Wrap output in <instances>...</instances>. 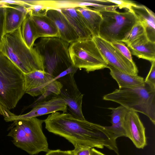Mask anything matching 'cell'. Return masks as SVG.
Here are the masks:
<instances>
[{
  "mask_svg": "<svg viewBox=\"0 0 155 155\" xmlns=\"http://www.w3.org/2000/svg\"><path fill=\"white\" fill-rule=\"evenodd\" d=\"M44 120L48 131L64 137L74 147H106L119 155L116 139L106 126L58 112L51 114Z\"/></svg>",
  "mask_w": 155,
  "mask_h": 155,
  "instance_id": "1",
  "label": "cell"
},
{
  "mask_svg": "<svg viewBox=\"0 0 155 155\" xmlns=\"http://www.w3.org/2000/svg\"><path fill=\"white\" fill-rule=\"evenodd\" d=\"M25 93L24 74L0 51V115L6 121Z\"/></svg>",
  "mask_w": 155,
  "mask_h": 155,
  "instance_id": "2",
  "label": "cell"
},
{
  "mask_svg": "<svg viewBox=\"0 0 155 155\" xmlns=\"http://www.w3.org/2000/svg\"><path fill=\"white\" fill-rule=\"evenodd\" d=\"M103 99L143 114L155 124V86L144 81L135 86L116 89L104 95Z\"/></svg>",
  "mask_w": 155,
  "mask_h": 155,
  "instance_id": "3",
  "label": "cell"
},
{
  "mask_svg": "<svg viewBox=\"0 0 155 155\" xmlns=\"http://www.w3.org/2000/svg\"><path fill=\"white\" fill-rule=\"evenodd\" d=\"M0 51L24 74L36 70L45 71L39 55L33 48H29L24 42L21 27L4 34Z\"/></svg>",
  "mask_w": 155,
  "mask_h": 155,
  "instance_id": "4",
  "label": "cell"
},
{
  "mask_svg": "<svg viewBox=\"0 0 155 155\" xmlns=\"http://www.w3.org/2000/svg\"><path fill=\"white\" fill-rule=\"evenodd\" d=\"M44 122L37 117L14 120L8 128L7 136L12 138L16 146L31 155L42 151L47 153L50 150L42 131Z\"/></svg>",
  "mask_w": 155,
  "mask_h": 155,
  "instance_id": "5",
  "label": "cell"
},
{
  "mask_svg": "<svg viewBox=\"0 0 155 155\" xmlns=\"http://www.w3.org/2000/svg\"><path fill=\"white\" fill-rule=\"evenodd\" d=\"M117 8L116 5H107L104 8H93L99 11L102 17L99 36L111 43L121 42L138 21L133 12H119Z\"/></svg>",
  "mask_w": 155,
  "mask_h": 155,
  "instance_id": "6",
  "label": "cell"
},
{
  "mask_svg": "<svg viewBox=\"0 0 155 155\" xmlns=\"http://www.w3.org/2000/svg\"><path fill=\"white\" fill-rule=\"evenodd\" d=\"M70 44L58 37L39 38L33 48L41 57L45 71L53 75L72 65L68 48Z\"/></svg>",
  "mask_w": 155,
  "mask_h": 155,
  "instance_id": "7",
  "label": "cell"
},
{
  "mask_svg": "<svg viewBox=\"0 0 155 155\" xmlns=\"http://www.w3.org/2000/svg\"><path fill=\"white\" fill-rule=\"evenodd\" d=\"M72 65L87 73L107 68V64L92 39H78L68 48Z\"/></svg>",
  "mask_w": 155,
  "mask_h": 155,
  "instance_id": "8",
  "label": "cell"
},
{
  "mask_svg": "<svg viewBox=\"0 0 155 155\" xmlns=\"http://www.w3.org/2000/svg\"><path fill=\"white\" fill-rule=\"evenodd\" d=\"M25 93L32 97L39 96L35 104L51 96L60 93L63 84L54 76L45 71L36 70L24 74Z\"/></svg>",
  "mask_w": 155,
  "mask_h": 155,
  "instance_id": "9",
  "label": "cell"
},
{
  "mask_svg": "<svg viewBox=\"0 0 155 155\" xmlns=\"http://www.w3.org/2000/svg\"><path fill=\"white\" fill-rule=\"evenodd\" d=\"M92 39L108 65L124 73L132 75H138V70L135 63L123 56L111 43L99 36Z\"/></svg>",
  "mask_w": 155,
  "mask_h": 155,
  "instance_id": "10",
  "label": "cell"
},
{
  "mask_svg": "<svg viewBox=\"0 0 155 155\" xmlns=\"http://www.w3.org/2000/svg\"><path fill=\"white\" fill-rule=\"evenodd\" d=\"M74 73L69 74L65 76L64 81L69 88H62L58 96L65 102L73 116L81 119H85L83 114L82 104L83 94L79 91L74 79Z\"/></svg>",
  "mask_w": 155,
  "mask_h": 155,
  "instance_id": "11",
  "label": "cell"
},
{
  "mask_svg": "<svg viewBox=\"0 0 155 155\" xmlns=\"http://www.w3.org/2000/svg\"><path fill=\"white\" fill-rule=\"evenodd\" d=\"M32 109L25 114L11 117L7 122L18 120L26 119L52 114L58 111L66 113L68 109L67 105L58 96H53L33 105Z\"/></svg>",
  "mask_w": 155,
  "mask_h": 155,
  "instance_id": "12",
  "label": "cell"
},
{
  "mask_svg": "<svg viewBox=\"0 0 155 155\" xmlns=\"http://www.w3.org/2000/svg\"><path fill=\"white\" fill-rule=\"evenodd\" d=\"M126 137L129 138L138 149H143L147 145L145 128L137 112L128 110L123 120Z\"/></svg>",
  "mask_w": 155,
  "mask_h": 155,
  "instance_id": "13",
  "label": "cell"
},
{
  "mask_svg": "<svg viewBox=\"0 0 155 155\" xmlns=\"http://www.w3.org/2000/svg\"><path fill=\"white\" fill-rule=\"evenodd\" d=\"M46 15L55 25L60 38L70 44L79 39L77 34L60 9L49 8Z\"/></svg>",
  "mask_w": 155,
  "mask_h": 155,
  "instance_id": "14",
  "label": "cell"
},
{
  "mask_svg": "<svg viewBox=\"0 0 155 155\" xmlns=\"http://www.w3.org/2000/svg\"><path fill=\"white\" fill-rule=\"evenodd\" d=\"M14 5H12L4 3L5 34L13 32L21 28L28 13V9L23 5L20 4Z\"/></svg>",
  "mask_w": 155,
  "mask_h": 155,
  "instance_id": "15",
  "label": "cell"
},
{
  "mask_svg": "<svg viewBox=\"0 0 155 155\" xmlns=\"http://www.w3.org/2000/svg\"><path fill=\"white\" fill-rule=\"evenodd\" d=\"M78 35L79 39H92V33L83 18L76 9L70 7L60 9Z\"/></svg>",
  "mask_w": 155,
  "mask_h": 155,
  "instance_id": "16",
  "label": "cell"
},
{
  "mask_svg": "<svg viewBox=\"0 0 155 155\" xmlns=\"http://www.w3.org/2000/svg\"><path fill=\"white\" fill-rule=\"evenodd\" d=\"M131 54L151 62L155 61V42L150 40L144 35L129 46Z\"/></svg>",
  "mask_w": 155,
  "mask_h": 155,
  "instance_id": "17",
  "label": "cell"
},
{
  "mask_svg": "<svg viewBox=\"0 0 155 155\" xmlns=\"http://www.w3.org/2000/svg\"><path fill=\"white\" fill-rule=\"evenodd\" d=\"M133 12L143 24L145 34L151 41L155 42V15L146 6L137 5L132 8Z\"/></svg>",
  "mask_w": 155,
  "mask_h": 155,
  "instance_id": "18",
  "label": "cell"
},
{
  "mask_svg": "<svg viewBox=\"0 0 155 155\" xmlns=\"http://www.w3.org/2000/svg\"><path fill=\"white\" fill-rule=\"evenodd\" d=\"M30 15L35 25L39 38H60L55 25L46 14Z\"/></svg>",
  "mask_w": 155,
  "mask_h": 155,
  "instance_id": "19",
  "label": "cell"
},
{
  "mask_svg": "<svg viewBox=\"0 0 155 155\" xmlns=\"http://www.w3.org/2000/svg\"><path fill=\"white\" fill-rule=\"evenodd\" d=\"M81 15L92 33L93 37L99 36L100 27L102 21L101 13L93 8L81 6L76 7Z\"/></svg>",
  "mask_w": 155,
  "mask_h": 155,
  "instance_id": "20",
  "label": "cell"
},
{
  "mask_svg": "<svg viewBox=\"0 0 155 155\" xmlns=\"http://www.w3.org/2000/svg\"><path fill=\"white\" fill-rule=\"evenodd\" d=\"M107 68L109 69L110 74L117 82L119 88L135 86L144 82L143 78L138 75L128 74L109 65Z\"/></svg>",
  "mask_w": 155,
  "mask_h": 155,
  "instance_id": "21",
  "label": "cell"
},
{
  "mask_svg": "<svg viewBox=\"0 0 155 155\" xmlns=\"http://www.w3.org/2000/svg\"><path fill=\"white\" fill-rule=\"evenodd\" d=\"M21 27V35L24 42L29 48L33 49L35 41L39 38L35 25L28 13Z\"/></svg>",
  "mask_w": 155,
  "mask_h": 155,
  "instance_id": "22",
  "label": "cell"
},
{
  "mask_svg": "<svg viewBox=\"0 0 155 155\" xmlns=\"http://www.w3.org/2000/svg\"><path fill=\"white\" fill-rule=\"evenodd\" d=\"M144 35H146L145 28L142 23L138 20L121 42L125 43L128 47Z\"/></svg>",
  "mask_w": 155,
  "mask_h": 155,
  "instance_id": "23",
  "label": "cell"
},
{
  "mask_svg": "<svg viewBox=\"0 0 155 155\" xmlns=\"http://www.w3.org/2000/svg\"><path fill=\"white\" fill-rule=\"evenodd\" d=\"M107 109L111 111L110 116L112 125L123 121L129 110L121 105L116 108L108 107Z\"/></svg>",
  "mask_w": 155,
  "mask_h": 155,
  "instance_id": "24",
  "label": "cell"
},
{
  "mask_svg": "<svg viewBox=\"0 0 155 155\" xmlns=\"http://www.w3.org/2000/svg\"><path fill=\"white\" fill-rule=\"evenodd\" d=\"M106 127L113 134L116 139L120 137H126V134L123 126V121L117 124H112L110 126H106Z\"/></svg>",
  "mask_w": 155,
  "mask_h": 155,
  "instance_id": "25",
  "label": "cell"
},
{
  "mask_svg": "<svg viewBox=\"0 0 155 155\" xmlns=\"http://www.w3.org/2000/svg\"><path fill=\"white\" fill-rule=\"evenodd\" d=\"M113 46L125 58L130 61L134 62L131 53L128 48L123 42L121 41H114L111 42Z\"/></svg>",
  "mask_w": 155,
  "mask_h": 155,
  "instance_id": "26",
  "label": "cell"
},
{
  "mask_svg": "<svg viewBox=\"0 0 155 155\" xmlns=\"http://www.w3.org/2000/svg\"><path fill=\"white\" fill-rule=\"evenodd\" d=\"M107 2L113 3L116 5L117 7L120 9L124 8L127 11H130L132 12V7L135 6L137 5L133 2L129 0H107Z\"/></svg>",
  "mask_w": 155,
  "mask_h": 155,
  "instance_id": "27",
  "label": "cell"
},
{
  "mask_svg": "<svg viewBox=\"0 0 155 155\" xmlns=\"http://www.w3.org/2000/svg\"><path fill=\"white\" fill-rule=\"evenodd\" d=\"M5 8L4 3L0 4V43L5 34Z\"/></svg>",
  "mask_w": 155,
  "mask_h": 155,
  "instance_id": "28",
  "label": "cell"
},
{
  "mask_svg": "<svg viewBox=\"0 0 155 155\" xmlns=\"http://www.w3.org/2000/svg\"><path fill=\"white\" fill-rule=\"evenodd\" d=\"M144 81L155 86V61L151 62L150 69Z\"/></svg>",
  "mask_w": 155,
  "mask_h": 155,
  "instance_id": "29",
  "label": "cell"
},
{
  "mask_svg": "<svg viewBox=\"0 0 155 155\" xmlns=\"http://www.w3.org/2000/svg\"><path fill=\"white\" fill-rule=\"evenodd\" d=\"M91 148L77 146L73 150L76 155H91Z\"/></svg>",
  "mask_w": 155,
  "mask_h": 155,
  "instance_id": "30",
  "label": "cell"
},
{
  "mask_svg": "<svg viewBox=\"0 0 155 155\" xmlns=\"http://www.w3.org/2000/svg\"><path fill=\"white\" fill-rule=\"evenodd\" d=\"M45 155H76L73 150L62 151L60 150H49Z\"/></svg>",
  "mask_w": 155,
  "mask_h": 155,
  "instance_id": "31",
  "label": "cell"
},
{
  "mask_svg": "<svg viewBox=\"0 0 155 155\" xmlns=\"http://www.w3.org/2000/svg\"><path fill=\"white\" fill-rule=\"evenodd\" d=\"M91 155H106L101 152L98 151L94 148L91 149Z\"/></svg>",
  "mask_w": 155,
  "mask_h": 155,
  "instance_id": "32",
  "label": "cell"
},
{
  "mask_svg": "<svg viewBox=\"0 0 155 155\" xmlns=\"http://www.w3.org/2000/svg\"><path fill=\"white\" fill-rule=\"evenodd\" d=\"M0 47H1V43H0Z\"/></svg>",
  "mask_w": 155,
  "mask_h": 155,
  "instance_id": "33",
  "label": "cell"
}]
</instances>
